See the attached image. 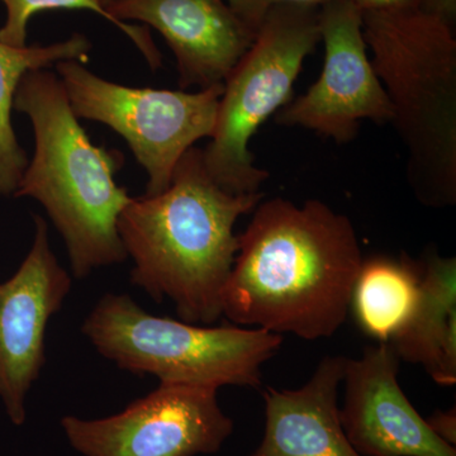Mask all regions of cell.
Listing matches in <instances>:
<instances>
[{
    "label": "cell",
    "mask_w": 456,
    "mask_h": 456,
    "mask_svg": "<svg viewBox=\"0 0 456 456\" xmlns=\"http://www.w3.org/2000/svg\"><path fill=\"white\" fill-rule=\"evenodd\" d=\"M362 261L350 218L322 200H261L239 235L222 316L305 340L331 338L349 314Z\"/></svg>",
    "instance_id": "cell-1"
},
{
    "label": "cell",
    "mask_w": 456,
    "mask_h": 456,
    "mask_svg": "<svg viewBox=\"0 0 456 456\" xmlns=\"http://www.w3.org/2000/svg\"><path fill=\"white\" fill-rule=\"evenodd\" d=\"M263 193L222 189L204 165L202 150L180 159L167 189L131 198L118 233L134 260L132 284L154 301L170 299L180 320L211 326L222 317V293L239 251L235 224L254 212Z\"/></svg>",
    "instance_id": "cell-2"
},
{
    "label": "cell",
    "mask_w": 456,
    "mask_h": 456,
    "mask_svg": "<svg viewBox=\"0 0 456 456\" xmlns=\"http://www.w3.org/2000/svg\"><path fill=\"white\" fill-rule=\"evenodd\" d=\"M13 108L31 119L36 140L14 197H31L46 209L64 239L74 277L127 259L118 218L131 197L114 178L123 167L121 152L90 141L61 80L46 69L23 77Z\"/></svg>",
    "instance_id": "cell-3"
},
{
    "label": "cell",
    "mask_w": 456,
    "mask_h": 456,
    "mask_svg": "<svg viewBox=\"0 0 456 456\" xmlns=\"http://www.w3.org/2000/svg\"><path fill=\"white\" fill-rule=\"evenodd\" d=\"M371 64L407 151V180L419 203H456L454 28L419 7L362 12Z\"/></svg>",
    "instance_id": "cell-4"
},
{
    "label": "cell",
    "mask_w": 456,
    "mask_h": 456,
    "mask_svg": "<svg viewBox=\"0 0 456 456\" xmlns=\"http://www.w3.org/2000/svg\"><path fill=\"white\" fill-rule=\"evenodd\" d=\"M83 334L123 370L160 383L259 388L261 367L283 338L263 329L206 326L159 317L127 294L108 293L83 323Z\"/></svg>",
    "instance_id": "cell-5"
},
{
    "label": "cell",
    "mask_w": 456,
    "mask_h": 456,
    "mask_svg": "<svg viewBox=\"0 0 456 456\" xmlns=\"http://www.w3.org/2000/svg\"><path fill=\"white\" fill-rule=\"evenodd\" d=\"M318 42V7H270L253 44L224 82L211 142L202 150L209 175L224 191L259 193L269 178L255 165L248 145L260 126L289 103L303 62Z\"/></svg>",
    "instance_id": "cell-6"
},
{
    "label": "cell",
    "mask_w": 456,
    "mask_h": 456,
    "mask_svg": "<svg viewBox=\"0 0 456 456\" xmlns=\"http://www.w3.org/2000/svg\"><path fill=\"white\" fill-rule=\"evenodd\" d=\"M56 70L77 118L104 123L128 143L149 174L145 196L167 189L183 155L198 140L211 139L224 84L196 93L131 88L75 60L57 62Z\"/></svg>",
    "instance_id": "cell-7"
},
{
    "label": "cell",
    "mask_w": 456,
    "mask_h": 456,
    "mask_svg": "<svg viewBox=\"0 0 456 456\" xmlns=\"http://www.w3.org/2000/svg\"><path fill=\"white\" fill-rule=\"evenodd\" d=\"M217 388L160 383L117 415L98 419L62 417L70 445L84 456L215 454L233 432Z\"/></svg>",
    "instance_id": "cell-8"
},
{
    "label": "cell",
    "mask_w": 456,
    "mask_h": 456,
    "mask_svg": "<svg viewBox=\"0 0 456 456\" xmlns=\"http://www.w3.org/2000/svg\"><path fill=\"white\" fill-rule=\"evenodd\" d=\"M318 29L325 46L322 73L305 94L281 108L275 122L338 143L353 141L364 119L391 123V102L368 55L362 9L353 0H329L318 7Z\"/></svg>",
    "instance_id": "cell-9"
},
{
    "label": "cell",
    "mask_w": 456,
    "mask_h": 456,
    "mask_svg": "<svg viewBox=\"0 0 456 456\" xmlns=\"http://www.w3.org/2000/svg\"><path fill=\"white\" fill-rule=\"evenodd\" d=\"M53 253L49 227L35 216V239L13 277L0 283V399L12 424L26 422V399L46 364V329L71 289Z\"/></svg>",
    "instance_id": "cell-10"
},
{
    "label": "cell",
    "mask_w": 456,
    "mask_h": 456,
    "mask_svg": "<svg viewBox=\"0 0 456 456\" xmlns=\"http://www.w3.org/2000/svg\"><path fill=\"white\" fill-rule=\"evenodd\" d=\"M399 359L388 342L346 359L340 419L351 445L362 456H456L434 434L398 383Z\"/></svg>",
    "instance_id": "cell-11"
},
{
    "label": "cell",
    "mask_w": 456,
    "mask_h": 456,
    "mask_svg": "<svg viewBox=\"0 0 456 456\" xmlns=\"http://www.w3.org/2000/svg\"><path fill=\"white\" fill-rule=\"evenodd\" d=\"M117 20H140L163 36L176 60L182 89L224 84L255 33L226 0H114Z\"/></svg>",
    "instance_id": "cell-12"
},
{
    "label": "cell",
    "mask_w": 456,
    "mask_h": 456,
    "mask_svg": "<svg viewBox=\"0 0 456 456\" xmlns=\"http://www.w3.org/2000/svg\"><path fill=\"white\" fill-rule=\"evenodd\" d=\"M344 356H326L299 389L264 393L265 431L250 456H362L341 425L338 386Z\"/></svg>",
    "instance_id": "cell-13"
},
{
    "label": "cell",
    "mask_w": 456,
    "mask_h": 456,
    "mask_svg": "<svg viewBox=\"0 0 456 456\" xmlns=\"http://www.w3.org/2000/svg\"><path fill=\"white\" fill-rule=\"evenodd\" d=\"M388 344L399 360L421 365L439 386H455V257L426 255L415 310Z\"/></svg>",
    "instance_id": "cell-14"
},
{
    "label": "cell",
    "mask_w": 456,
    "mask_h": 456,
    "mask_svg": "<svg viewBox=\"0 0 456 456\" xmlns=\"http://www.w3.org/2000/svg\"><path fill=\"white\" fill-rule=\"evenodd\" d=\"M422 264L406 255L364 260L351 292L349 312L362 334L389 342L415 310Z\"/></svg>",
    "instance_id": "cell-15"
},
{
    "label": "cell",
    "mask_w": 456,
    "mask_h": 456,
    "mask_svg": "<svg viewBox=\"0 0 456 456\" xmlns=\"http://www.w3.org/2000/svg\"><path fill=\"white\" fill-rule=\"evenodd\" d=\"M92 44L82 33L49 46L13 47L0 42V196L16 193L28 159L12 125L14 95L29 71L60 61H86Z\"/></svg>",
    "instance_id": "cell-16"
},
{
    "label": "cell",
    "mask_w": 456,
    "mask_h": 456,
    "mask_svg": "<svg viewBox=\"0 0 456 456\" xmlns=\"http://www.w3.org/2000/svg\"><path fill=\"white\" fill-rule=\"evenodd\" d=\"M7 8V20L0 28V42L13 47L27 46V27L35 14L46 11H89L97 13L108 22L113 23L121 29L145 56L147 64L152 70L161 66L160 51L152 40L151 33L147 27L134 26L121 22L110 16L99 0H2Z\"/></svg>",
    "instance_id": "cell-17"
},
{
    "label": "cell",
    "mask_w": 456,
    "mask_h": 456,
    "mask_svg": "<svg viewBox=\"0 0 456 456\" xmlns=\"http://www.w3.org/2000/svg\"><path fill=\"white\" fill-rule=\"evenodd\" d=\"M226 2L237 16L241 18L255 33L259 29L264 18L272 7L270 0H226Z\"/></svg>",
    "instance_id": "cell-18"
},
{
    "label": "cell",
    "mask_w": 456,
    "mask_h": 456,
    "mask_svg": "<svg viewBox=\"0 0 456 456\" xmlns=\"http://www.w3.org/2000/svg\"><path fill=\"white\" fill-rule=\"evenodd\" d=\"M435 435L445 441L449 445L456 444V410L455 407L448 411H435L431 416L425 419Z\"/></svg>",
    "instance_id": "cell-19"
},
{
    "label": "cell",
    "mask_w": 456,
    "mask_h": 456,
    "mask_svg": "<svg viewBox=\"0 0 456 456\" xmlns=\"http://www.w3.org/2000/svg\"><path fill=\"white\" fill-rule=\"evenodd\" d=\"M419 8L425 13L439 18L454 28L456 20V0H421Z\"/></svg>",
    "instance_id": "cell-20"
},
{
    "label": "cell",
    "mask_w": 456,
    "mask_h": 456,
    "mask_svg": "<svg viewBox=\"0 0 456 456\" xmlns=\"http://www.w3.org/2000/svg\"><path fill=\"white\" fill-rule=\"evenodd\" d=\"M362 12L419 7L421 0H353Z\"/></svg>",
    "instance_id": "cell-21"
},
{
    "label": "cell",
    "mask_w": 456,
    "mask_h": 456,
    "mask_svg": "<svg viewBox=\"0 0 456 456\" xmlns=\"http://www.w3.org/2000/svg\"><path fill=\"white\" fill-rule=\"evenodd\" d=\"M329 0H270L273 4L303 5V7H321Z\"/></svg>",
    "instance_id": "cell-22"
},
{
    "label": "cell",
    "mask_w": 456,
    "mask_h": 456,
    "mask_svg": "<svg viewBox=\"0 0 456 456\" xmlns=\"http://www.w3.org/2000/svg\"><path fill=\"white\" fill-rule=\"evenodd\" d=\"M114 0H99V3H101L102 5H104V7H108V5L112 4Z\"/></svg>",
    "instance_id": "cell-23"
}]
</instances>
